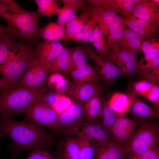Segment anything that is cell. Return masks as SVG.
<instances>
[{"mask_svg": "<svg viewBox=\"0 0 159 159\" xmlns=\"http://www.w3.org/2000/svg\"><path fill=\"white\" fill-rule=\"evenodd\" d=\"M42 126L24 120L19 122L0 116V133L8 136L13 143L10 149L14 154L22 150L30 152L53 146L56 138Z\"/></svg>", "mask_w": 159, "mask_h": 159, "instance_id": "1", "label": "cell"}, {"mask_svg": "<svg viewBox=\"0 0 159 159\" xmlns=\"http://www.w3.org/2000/svg\"><path fill=\"white\" fill-rule=\"evenodd\" d=\"M0 16L8 24L9 35L19 42L34 46L39 42L40 15L27 11L12 0H0Z\"/></svg>", "mask_w": 159, "mask_h": 159, "instance_id": "2", "label": "cell"}, {"mask_svg": "<svg viewBox=\"0 0 159 159\" xmlns=\"http://www.w3.org/2000/svg\"><path fill=\"white\" fill-rule=\"evenodd\" d=\"M38 62L34 46L18 43L15 51L0 66V72L2 75L0 80V88L16 87L28 69Z\"/></svg>", "mask_w": 159, "mask_h": 159, "instance_id": "3", "label": "cell"}, {"mask_svg": "<svg viewBox=\"0 0 159 159\" xmlns=\"http://www.w3.org/2000/svg\"><path fill=\"white\" fill-rule=\"evenodd\" d=\"M45 93L44 83L37 87L2 89L0 92V116L9 118L15 114L24 113L31 104L44 97Z\"/></svg>", "mask_w": 159, "mask_h": 159, "instance_id": "4", "label": "cell"}, {"mask_svg": "<svg viewBox=\"0 0 159 159\" xmlns=\"http://www.w3.org/2000/svg\"><path fill=\"white\" fill-rule=\"evenodd\" d=\"M90 8L91 17L107 37L106 46L109 51L116 48L122 36L125 24L122 17L117 14L118 11L116 6Z\"/></svg>", "mask_w": 159, "mask_h": 159, "instance_id": "5", "label": "cell"}, {"mask_svg": "<svg viewBox=\"0 0 159 159\" xmlns=\"http://www.w3.org/2000/svg\"><path fill=\"white\" fill-rule=\"evenodd\" d=\"M159 125L158 123L146 124L135 132L125 143L128 157L142 153L158 146Z\"/></svg>", "mask_w": 159, "mask_h": 159, "instance_id": "6", "label": "cell"}, {"mask_svg": "<svg viewBox=\"0 0 159 159\" xmlns=\"http://www.w3.org/2000/svg\"><path fill=\"white\" fill-rule=\"evenodd\" d=\"M44 97L34 102L27 107L24 113L25 120L45 126L52 130H59V114L44 103Z\"/></svg>", "mask_w": 159, "mask_h": 159, "instance_id": "7", "label": "cell"}, {"mask_svg": "<svg viewBox=\"0 0 159 159\" xmlns=\"http://www.w3.org/2000/svg\"><path fill=\"white\" fill-rule=\"evenodd\" d=\"M60 134L69 137L77 135L85 122L83 105L73 102L66 110L59 114Z\"/></svg>", "mask_w": 159, "mask_h": 159, "instance_id": "8", "label": "cell"}, {"mask_svg": "<svg viewBox=\"0 0 159 159\" xmlns=\"http://www.w3.org/2000/svg\"><path fill=\"white\" fill-rule=\"evenodd\" d=\"M103 88L96 84H91L73 81L70 82L66 92L67 96L72 102L83 105L86 102L100 93Z\"/></svg>", "mask_w": 159, "mask_h": 159, "instance_id": "9", "label": "cell"}, {"mask_svg": "<svg viewBox=\"0 0 159 159\" xmlns=\"http://www.w3.org/2000/svg\"><path fill=\"white\" fill-rule=\"evenodd\" d=\"M85 48L87 55L93 62L100 77L105 82L110 84L122 74L115 65L102 59L89 46L86 45Z\"/></svg>", "mask_w": 159, "mask_h": 159, "instance_id": "10", "label": "cell"}, {"mask_svg": "<svg viewBox=\"0 0 159 159\" xmlns=\"http://www.w3.org/2000/svg\"><path fill=\"white\" fill-rule=\"evenodd\" d=\"M106 60L115 65L122 74L130 75L137 71L138 62L134 54L118 48L110 51Z\"/></svg>", "mask_w": 159, "mask_h": 159, "instance_id": "11", "label": "cell"}, {"mask_svg": "<svg viewBox=\"0 0 159 159\" xmlns=\"http://www.w3.org/2000/svg\"><path fill=\"white\" fill-rule=\"evenodd\" d=\"M98 118L92 122L84 123L77 133L84 136L90 141L92 139L95 140L91 142L96 146L113 141L111 134L105 129L100 119Z\"/></svg>", "mask_w": 159, "mask_h": 159, "instance_id": "12", "label": "cell"}, {"mask_svg": "<svg viewBox=\"0 0 159 159\" xmlns=\"http://www.w3.org/2000/svg\"><path fill=\"white\" fill-rule=\"evenodd\" d=\"M136 122L126 114L120 115L111 130L113 141L117 144L125 143L135 132Z\"/></svg>", "mask_w": 159, "mask_h": 159, "instance_id": "13", "label": "cell"}, {"mask_svg": "<svg viewBox=\"0 0 159 159\" xmlns=\"http://www.w3.org/2000/svg\"><path fill=\"white\" fill-rule=\"evenodd\" d=\"M35 46V54L38 63L44 65L54 61L64 47L59 41L48 40L39 41Z\"/></svg>", "mask_w": 159, "mask_h": 159, "instance_id": "14", "label": "cell"}, {"mask_svg": "<svg viewBox=\"0 0 159 159\" xmlns=\"http://www.w3.org/2000/svg\"><path fill=\"white\" fill-rule=\"evenodd\" d=\"M122 19L125 25L138 34L143 41H150L158 33L159 24L151 25L149 22L133 16Z\"/></svg>", "mask_w": 159, "mask_h": 159, "instance_id": "15", "label": "cell"}, {"mask_svg": "<svg viewBox=\"0 0 159 159\" xmlns=\"http://www.w3.org/2000/svg\"><path fill=\"white\" fill-rule=\"evenodd\" d=\"M49 74L48 65H41L37 63L29 68L16 87H37L41 85L46 77Z\"/></svg>", "mask_w": 159, "mask_h": 159, "instance_id": "16", "label": "cell"}, {"mask_svg": "<svg viewBox=\"0 0 159 159\" xmlns=\"http://www.w3.org/2000/svg\"><path fill=\"white\" fill-rule=\"evenodd\" d=\"M132 13L136 18L146 21L153 25L159 24V11L150 0H139L134 3Z\"/></svg>", "mask_w": 159, "mask_h": 159, "instance_id": "17", "label": "cell"}, {"mask_svg": "<svg viewBox=\"0 0 159 159\" xmlns=\"http://www.w3.org/2000/svg\"><path fill=\"white\" fill-rule=\"evenodd\" d=\"M61 2L63 5L58 11L57 22L64 26L76 17L78 9L84 10L87 7L82 0H62Z\"/></svg>", "mask_w": 159, "mask_h": 159, "instance_id": "18", "label": "cell"}, {"mask_svg": "<svg viewBox=\"0 0 159 159\" xmlns=\"http://www.w3.org/2000/svg\"><path fill=\"white\" fill-rule=\"evenodd\" d=\"M95 159H122L127 155L124 143H116L113 141L97 146Z\"/></svg>", "mask_w": 159, "mask_h": 159, "instance_id": "19", "label": "cell"}, {"mask_svg": "<svg viewBox=\"0 0 159 159\" xmlns=\"http://www.w3.org/2000/svg\"><path fill=\"white\" fill-rule=\"evenodd\" d=\"M72 49L64 47L55 59L48 64L49 74L54 73L69 74L73 71L71 62Z\"/></svg>", "mask_w": 159, "mask_h": 159, "instance_id": "20", "label": "cell"}, {"mask_svg": "<svg viewBox=\"0 0 159 159\" xmlns=\"http://www.w3.org/2000/svg\"><path fill=\"white\" fill-rule=\"evenodd\" d=\"M136 95L132 93H124L115 92L108 100V103L112 109L119 115H126L129 112L134 97Z\"/></svg>", "mask_w": 159, "mask_h": 159, "instance_id": "21", "label": "cell"}, {"mask_svg": "<svg viewBox=\"0 0 159 159\" xmlns=\"http://www.w3.org/2000/svg\"><path fill=\"white\" fill-rule=\"evenodd\" d=\"M146 61L145 64H143L140 61L138 62L137 71L140 77L142 80H146L153 84H158L159 82V57L152 61Z\"/></svg>", "mask_w": 159, "mask_h": 159, "instance_id": "22", "label": "cell"}, {"mask_svg": "<svg viewBox=\"0 0 159 159\" xmlns=\"http://www.w3.org/2000/svg\"><path fill=\"white\" fill-rule=\"evenodd\" d=\"M142 40L140 36L130 29L123 28L122 36L116 48L135 54L139 51Z\"/></svg>", "mask_w": 159, "mask_h": 159, "instance_id": "23", "label": "cell"}, {"mask_svg": "<svg viewBox=\"0 0 159 159\" xmlns=\"http://www.w3.org/2000/svg\"><path fill=\"white\" fill-rule=\"evenodd\" d=\"M40 37L44 40L59 41L67 39L65 27L57 22L49 21L41 28Z\"/></svg>", "mask_w": 159, "mask_h": 159, "instance_id": "24", "label": "cell"}, {"mask_svg": "<svg viewBox=\"0 0 159 159\" xmlns=\"http://www.w3.org/2000/svg\"><path fill=\"white\" fill-rule=\"evenodd\" d=\"M97 94L88 100L83 105V112L85 122H92L100 115L103 103Z\"/></svg>", "mask_w": 159, "mask_h": 159, "instance_id": "25", "label": "cell"}, {"mask_svg": "<svg viewBox=\"0 0 159 159\" xmlns=\"http://www.w3.org/2000/svg\"><path fill=\"white\" fill-rule=\"evenodd\" d=\"M131 115L138 119L148 117L158 118V111L149 106L143 100L137 97L134 98L129 111Z\"/></svg>", "mask_w": 159, "mask_h": 159, "instance_id": "26", "label": "cell"}, {"mask_svg": "<svg viewBox=\"0 0 159 159\" xmlns=\"http://www.w3.org/2000/svg\"><path fill=\"white\" fill-rule=\"evenodd\" d=\"M69 74L73 81L91 84H95L100 77L95 67L90 64L83 69L72 71Z\"/></svg>", "mask_w": 159, "mask_h": 159, "instance_id": "27", "label": "cell"}, {"mask_svg": "<svg viewBox=\"0 0 159 159\" xmlns=\"http://www.w3.org/2000/svg\"><path fill=\"white\" fill-rule=\"evenodd\" d=\"M91 17L90 9L76 17L65 26L67 39L75 34L81 31Z\"/></svg>", "mask_w": 159, "mask_h": 159, "instance_id": "28", "label": "cell"}, {"mask_svg": "<svg viewBox=\"0 0 159 159\" xmlns=\"http://www.w3.org/2000/svg\"><path fill=\"white\" fill-rule=\"evenodd\" d=\"M76 138L80 150V159H93L96 154L97 146L84 136L78 134Z\"/></svg>", "mask_w": 159, "mask_h": 159, "instance_id": "29", "label": "cell"}, {"mask_svg": "<svg viewBox=\"0 0 159 159\" xmlns=\"http://www.w3.org/2000/svg\"><path fill=\"white\" fill-rule=\"evenodd\" d=\"M119 115L116 113L107 101L103 104L102 111L99 117L102 125L107 131L110 133L112 126Z\"/></svg>", "mask_w": 159, "mask_h": 159, "instance_id": "30", "label": "cell"}, {"mask_svg": "<svg viewBox=\"0 0 159 159\" xmlns=\"http://www.w3.org/2000/svg\"><path fill=\"white\" fill-rule=\"evenodd\" d=\"M18 44L9 35L0 38V66L14 52Z\"/></svg>", "mask_w": 159, "mask_h": 159, "instance_id": "31", "label": "cell"}, {"mask_svg": "<svg viewBox=\"0 0 159 159\" xmlns=\"http://www.w3.org/2000/svg\"><path fill=\"white\" fill-rule=\"evenodd\" d=\"M48 79L49 87L58 94L66 93L69 87V82L61 73H54L50 74Z\"/></svg>", "mask_w": 159, "mask_h": 159, "instance_id": "32", "label": "cell"}, {"mask_svg": "<svg viewBox=\"0 0 159 159\" xmlns=\"http://www.w3.org/2000/svg\"><path fill=\"white\" fill-rule=\"evenodd\" d=\"M86 55L85 47L78 46L72 48L71 62L73 71L83 69L89 64L87 60Z\"/></svg>", "mask_w": 159, "mask_h": 159, "instance_id": "33", "label": "cell"}, {"mask_svg": "<svg viewBox=\"0 0 159 159\" xmlns=\"http://www.w3.org/2000/svg\"><path fill=\"white\" fill-rule=\"evenodd\" d=\"M38 7V12L40 16L49 18L57 14L59 5L56 0H35Z\"/></svg>", "mask_w": 159, "mask_h": 159, "instance_id": "34", "label": "cell"}, {"mask_svg": "<svg viewBox=\"0 0 159 159\" xmlns=\"http://www.w3.org/2000/svg\"><path fill=\"white\" fill-rule=\"evenodd\" d=\"M64 159H80L79 148L76 138L67 137L63 143Z\"/></svg>", "mask_w": 159, "mask_h": 159, "instance_id": "35", "label": "cell"}, {"mask_svg": "<svg viewBox=\"0 0 159 159\" xmlns=\"http://www.w3.org/2000/svg\"><path fill=\"white\" fill-rule=\"evenodd\" d=\"M118 13L124 15L125 17L133 16V9L134 3L132 0H114Z\"/></svg>", "mask_w": 159, "mask_h": 159, "instance_id": "36", "label": "cell"}, {"mask_svg": "<svg viewBox=\"0 0 159 159\" xmlns=\"http://www.w3.org/2000/svg\"><path fill=\"white\" fill-rule=\"evenodd\" d=\"M154 84L145 80L137 81L133 85L132 92L142 97L151 88Z\"/></svg>", "mask_w": 159, "mask_h": 159, "instance_id": "37", "label": "cell"}, {"mask_svg": "<svg viewBox=\"0 0 159 159\" xmlns=\"http://www.w3.org/2000/svg\"><path fill=\"white\" fill-rule=\"evenodd\" d=\"M155 105L158 110L159 106V86L154 84L149 90L143 97Z\"/></svg>", "mask_w": 159, "mask_h": 159, "instance_id": "38", "label": "cell"}, {"mask_svg": "<svg viewBox=\"0 0 159 159\" xmlns=\"http://www.w3.org/2000/svg\"><path fill=\"white\" fill-rule=\"evenodd\" d=\"M96 21L91 17L89 21L85 25L82 31L84 35L82 42L85 43L88 42L89 38L92 34L94 29L97 26Z\"/></svg>", "mask_w": 159, "mask_h": 159, "instance_id": "39", "label": "cell"}, {"mask_svg": "<svg viewBox=\"0 0 159 159\" xmlns=\"http://www.w3.org/2000/svg\"><path fill=\"white\" fill-rule=\"evenodd\" d=\"M134 156L137 159H159V149L156 146Z\"/></svg>", "mask_w": 159, "mask_h": 159, "instance_id": "40", "label": "cell"}, {"mask_svg": "<svg viewBox=\"0 0 159 159\" xmlns=\"http://www.w3.org/2000/svg\"><path fill=\"white\" fill-rule=\"evenodd\" d=\"M88 4L90 8L101 7L107 6H115L114 0H87L84 1Z\"/></svg>", "mask_w": 159, "mask_h": 159, "instance_id": "41", "label": "cell"}, {"mask_svg": "<svg viewBox=\"0 0 159 159\" xmlns=\"http://www.w3.org/2000/svg\"><path fill=\"white\" fill-rule=\"evenodd\" d=\"M26 159H54V158L47 151L42 150L30 152Z\"/></svg>", "mask_w": 159, "mask_h": 159, "instance_id": "42", "label": "cell"}, {"mask_svg": "<svg viewBox=\"0 0 159 159\" xmlns=\"http://www.w3.org/2000/svg\"><path fill=\"white\" fill-rule=\"evenodd\" d=\"M144 55L156 54H159V49L154 48L149 41H143L140 48Z\"/></svg>", "mask_w": 159, "mask_h": 159, "instance_id": "43", "label": "cell"}, {"mask_svg": "<svg viewBox=\"0 0 159 159\" xmlns=\"http://www.w3.org/2000/svg\"><path fill=\"white\" fill-rule=\"evenodd\" d=\"M60 94L56 93H50L46 95L47 96L45 95L43 101L48 105L53 108L58 100Z\"/></svg>", "mask_w": 159, "mask_h": 159, "instance_id": "44", "label": "cell"}, {"mask_svg": "<svg viewBox=\"0 0 159 159\" xmlns=\"http://www.w3.org/2000/svg\"><path fill=\"white\" fill-rule=\"evenodd\" d=\"M84 35V33L81 31L70 36L68 39H71L75 41L82 42Z\"/></svg>", "mask_w": 159, "mask_h": 159, "instance_id": "45", "label": "cell"}, {"mask_svg": "<svg viewBox=\"0 0 159 159\" xmlns=\"http://www.w3.org/2000/svg\"><path fill=\"white\" fill-rule=\"evenodd\" d=\"M103 33L97 26L93 30L92 34L95 39H99L102 37Z\"/></svg>", "mask_w": 159, "mask_h": 159, "instance_id": "46", "label": "cell"}, {"mask_svg": "<svg viewBox=\"0 0 159 159\" xmlns=\"http://www.w3.org/2000/svg\"><path fill=\"white\" fill-rule=\"evenodd\" d=\"M8 35H9L7 27L3 26L0 24V38Z\"/></svg>", "mask_w": 159, "mask_h": 159, "instance_id": "47", "label": "cell"}, {"mask_svg": "<svg viewBox=\"0 0 159 159\" xmlns=\"http://www.w3.org/2000/svg\"><path fill=\"white\" fill-rule=\"evenodd\" d=\"M61 147H58L55 153L54 159H64L63 156V152Z\"/></svg>", "mask_w": 159, "mask_h": 159, "instance_id": "48", "label": "cell"}, {"mask_svg": "<svg viewBox=\"0 0 159 159\" xmlns=\"http://www.w3.org/2000/svg\"><path fill=\"white\" fill-rule=\"evenodd\" d=\"M159 57V54H152L144 55V59L145 60L152 61Z\"/></svg>", "mask_w": 159, "mask_h": 159, "instance_id": "49", "label": "cell"}, {"mask_svg": "<svg viewBox=\"0 0 159 159\" xmlns=\"http://www.w3.org/2000/svg\"><path fill=\"white\" fill-rule=\"evenodd\" d=\"M122 159H137L134 156H129L127 158H124Z\"/></svg>", "mask_w": 159, "mask_h": 159, "instance_id": "50", "label": "cell"}, {"mask_svg": "<svg viewBox=\"0 0 159 159\" xmlns=\"http://www.w3.org/2000/svg\"><path fill=\"white\" fill-rule=\"evenodd\" d=\"M152 2H155L159 4V0H152Z\"/></svg>", "mask_w": 159, "mask_h": 159, "instance_id": "51", "label": "cell"}, {"mask_svg": "<svg viewBox=\"0 0 159 159\" xmlns=\"http://www.w3.org/2000/svg\"><path fill=\"white\" fill-rule=\"evenodd\" d=\"M4 135L2 133H0V138L3 137Z\"/></svg>", "mask_w": 159, "mask_h": 159, "instance_id": "52", "label": "cell"}, {"mask_svg": "<svg viewBox=\"0 0 159 159\" xmlns=\"http://www.w3.org/2000/svg\"><path fill=\"white\" fill-rule=\"evenodd\" d=\"M0 73H1L0 72Z\"/></svg>", "mask_w": 159, "mask_h": 159, "instance_id": "53", "label": "cell"}]
</instances>
